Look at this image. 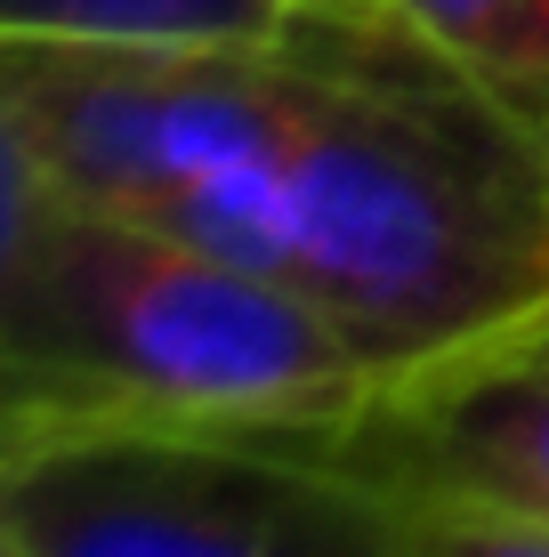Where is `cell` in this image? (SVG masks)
Listing matches in <instances>:
<instances>
[{
    "label": "cell",
    "instance_id": "obj_1",
    "mask_svg": "<svg viewBox=\"0 0 549 557\" xmlns=\"http://www.w3.org/2000/svg\"><path fill=\"white\" fill-rule=\"evenodd\" d=\"M308 98L162 226L299 283L380 380L549 307V122L396 9H299Z\"/></svg>",
    "mask_w": 549,
    "mask_h": 557
},
{
    "label": "cell",
    "instance_id": "obj_5",
    "mask_svg": "<svg viewBox=\"0 0 549 557\" xmlns=\"http://www.w3.org/2000/svg\"><path fill=\"white\" fill-rule=\"evenodd\" d=\"M315 445L396 502H469L549 525V307L380 380Z\"/></svg>",
    "mask_w": 549,
    "mask_h": 557
},
{
    "label": "cell",
    "instance_id": "obj_6",
    "mask_svg": "<svg viewBox=\"0 0 549 557\" xmlns=\"http://www.w3.org/2000/svg\"><path fill=\"white\" fill-rule=\"evenodd\" d=\"M315 0H0V33L122 49H259L283 41Z\"/></svg>",
    "mask_w": 549,
    "mask_h": 557
},
{
    "label": "cell",
    "instance_id": "obj_9",
    "mask_svg": "<svg viewBox=\"0 0 549 557\" xmlns=\"http://www.w3.org/2000/svg\"><path fill=\"white\" fill-rule=\"evenodd\" d=\"M315 9H339V16H380L388 0H315Z\"/></svg>",
    "mask_w": 549,
    "mask_h": 557
},
{
    "label": "cell",
    "instance_id": "obj_8",
    "mask_svg": "<svg viewBox=\"0 0 549 557\" xmlns=\"http://www.w3.org/2000/svg\"><path fill=\"white\" fill-rule=\"evenodd\" d=\"M412 557H549V525L469 502H404Z\"/></svg>",
    "mask_w": 549,
    "mask_h": 557
},
{
    "label": "cell",
    "instance_id": "obj_4",
    "mask_svg": "<svg viewBox=\"0 0 549 557\" xmlns=\"http://www.w3.org/2000/svg\"><path fill=\"white\" fill-rule=\"evenodd\" d=\"M308 98L299 33L259 49H122L0 33V153L65 202L170 219L251 153H275Z\"/></svg>",
    "mask_w": 549,
    "mask_h": 557
},
{
    "label": "cell",
    "instance_id": "obj_2",
    "mask_svg": "<svg viewBox=\"0 0 549 557\" xmlns=\"http://www.w3.org/2000/svg\"><path fill=\"white\" fill-rule=\"evenodd\" d=\"M380 372L299 283L162 219L89 210L9 162L0 396L9 420L339 429Z\"/></svg>",
    "mask_w": 549,
    "mask_h": 557
},
{
    "label": "cell",
    "instance_id": "obj_3",
    "mask_svg": "<svg viewBox=\"0 0 549 557\" xmlns=\"http://www.w3.org/2000/svg\"><path fill=\"white\" fill-rule=\"evenodd\" d=\"M9 557H412L404 502L315 436L211 420H9Z\"/></svg>",
    "mask_w": 549,
    "mask_h": 557
},
{
    "label": "cell",
    "instance_id": "obj_7",
    "mask_svg": "<svg viewBox=\"0 0 549 557\" xmlns=\"http://www.w3.org/2000/svg\"><path fill=\"white\" fill-rule=\"evenodd\" d=\"M388 9L549 122V0H388Z\"/></svg>",
    "mask_w": 549,
    "mask_h": 557
}]
</instances>
